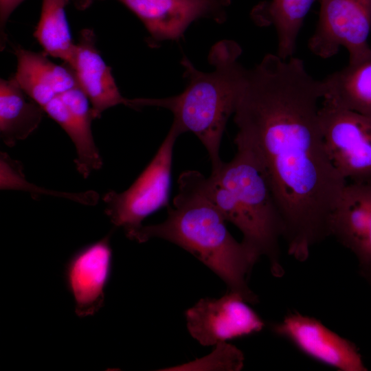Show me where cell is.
I'll return each mask as SVG.
<instances>
[{
	"label": "cell",
	"mask_w": 371,
	"mask_h": 371,
	"mask_svg": "<svg viewBox=\"0 0 371 371\" xmlns=\"http://www.w3.org/2000/svg\"><path fill=\"white\" fill-rule=\"evenodd\" d=\"M188 330L204 346L260 331L265 323L237 293L201 299L186 311Z\"/></svg>",
	"instance_id": "obj_9"
},
{
	"label": "cell",
	"mask_w": 371,
	"mask_h": 371,
	"mask_svg": "<svg viewBox=\"0 0 371 371\" xmlns=\"http://www.w3.org/2000/svg\"><path fill=\"white\" fill-rule=\"evenodd\" d=\"M330 234L356 256L371 262V182H347L333 213Z\"/></svg>",
	"instance_id": "obj_13"
},
{
	"label": "cell",
	"mask_w": 371,
	"mask_h": 371,
	"mask_svg": "<svg viewBox=\"0 0 371 371\" xmlns=\"http://www.w3.org/2000/svg\"><path fill=\"white\" fill-rule=\"evenodd\" d=\"M69 0H42L39 21L34 33L45 53L69 65L74 55L65 8Z\"/></svg>",
	"instance_id": "obj_18"
},
{
	"label": "cell",
	"mask_w": 371,
	"mask_h": 371,
	"mask_svg": "<svg viewBox=\"0 0 371 371\" xmlns=\"http://www.w3.org/2000/svg\"><path fill=\"white\" fill-rule=\"evenodd\" d=\"M271 329L307 356L338 370H368L356 345L315 318L291 312Z\"/></svg>",
	"instance_id": "obj_10"
},
{
	"label": "cell",
	"mask_w": 371,
	"mask_h": 371,
	"mask_svg": "<svg viewBox=\"0 0 371 371\" xmlns=\"http://www.w3.org/2000/svg\"><path fill=\"white\" fill-rule=\"evenodd\" d=\"M325 87L304 61L269 54L247 69L234 112L236 148L265 176L284 225L288 254L306 260L330 236L346 181L333 166L319 122Z\"/></svg>",
	"instance_id": "obj_1"
},
{
	"label": "cell",
	"mask_w": 371,
	"mask_h": 371,
	"mask_svg": "<svg viewBox=\"0 0 371 371\" xmlns=\"http://www.w3.org/2000/svg\"><path fill=\"white\" fill-rule=\"evenodd\" d=\"M329 157L351 183L371 182V117L323 100L319 111Z\"/></svg>",
	"instance_id": "obj_7"
},
{
	"label": "cell",
	"mask_w": 371,
	"mask_h": 371,
	"mask_svg": "<svg viewBox=\"0 0 371 371\" xmlns=\"http://www.w3.org/2000/svg\"><path fill=\"white\" fill-rule=\"evenodd\" d=\"M68 65L89 100L94 119L100 118L111 107L119 104L127 106L128 99L120 93L111 68L106 64L96 47L92 30L80 32L74 55Z\"/></svg>",
	"instance_id": "obj_14"
},
{
	"label": "cell",
	"mask_w": 371,
	"mask_h": 371,
	"mask_svg": "<svg viewBox=\"0 0 371 371\" xmlns=\"http://www.w3.org/2000/svg\"><path fill=\"white\" fill-rule=\"evenodd\" d=\"M215 350L205 358L186 365L175 367L176 370H240L243 366L244 357L235 346L225 343L217 344Z\"/></svg>",
	"instance_id": "obj_19"
},
{
	"label": "cell",
	"mask_w": 371,
	"mask_h": 371,
	"mask_svg": "<svg viewBox=\"0 0 371 371\" xmlns=\"http://www.w3.org/2000/svg\"><path fill=\"white\" fill-rule=\"evenodd\" d=\"M15 54V79L69 137L76 151V169L87 178L101 168L102 160L92 134L91 105L73 69L52 62L46 53L17 48Z\"/></svg>",
	"instance_id": "obj_4"
},
{
	"label": "cell",
	"mask_w": 371,
	"mask_h": 371,
	"mask_svg": "<svg viewBox=\"0 0 371 371\" xmlns=\"http://www.w3.org/2000/svg\"><path fill=\"white\" fill-rule=\"evenodd\" d=\"M315 30L308 42L311 52L322 58L348 52V64L357 63L371 54V0H319Z\"/></svg>",
	"instance_id": "obj_8"
},
{
	"label": "cell",
	"mask_w": 371,
	"mask_h": 371,
	"mask_svg": "<svg viewBox=\"0 0 371 371\" xmlns=\"http://www.w3.org/2000/svg\"><path fill=\"white\" fill-rule=\"evenodd\" d=\"M204 177L196 170L183 172L165 221L143 225L132 240L159 238L182 247L218 276L229 291L256 304L258 297L249 288L247 277L259 258L227 230L225 219L205 191Z\"/></svg>",
	"instance_id": "obj_2"
},
{
	"label": "cell",
	"mask_w": 371,
	"mask_h": 371,
	"mask_svg": "<svg viewBox=\"0 0 371 371\" xmlns=\"http://www.w3.org/2000/svg\"><path fill=\"white\" fill-rule=\"evenodd\" d=\"M323 100L371 117V54L325 77Z\"/></svg>",
	"instance_id": "obj_16"
},
{
	"label": "cell",
	"mask_w": 371,
	"mask_h": 371,
	"mask_svg": "<svg viewBox=\"0 0 371 371\" xmlns=\"http://www.w3.org/2000/svg\"><path fill=\"white\" fill-rule=\"evenodd\" d=\"M133 12L149 34L151 45L178 40L194 21L225 19L229 0H117ZM91 3L93 0H88Z\"/></svg>",
	"instance_id": "obj_12"
},
{
	"label": "cell",
	"mask_w": 371,
	"mask_h": 371,
	"mask_svg": "<svg viewBox=\"0 0 371 371\" xmlns=\"http://www.w3.org/2000/svg\"><path fill=\"white\" fill-rule=\"evenodd\" d=\"M24 0H0L1 48L4 47L5 27L13 11Z\"/></svg>",
	"instance_id": "obj_20"
},
{
	"label": "cell",
	"mask_w": 371,
	"mask_h": 371,
	"mask_svg": "<svg viewBox=\"0 0 371 371\" xmlns=\"http://www.w3.org/2000/svg\"><path fill=\"white\" fill-rule=\"evenodd\" d=\"M315 0H270L252 11L259 25H273L277 33V55L282 59L293 56L304 21Z\"/></svg>",
	"instance_id": "obj_17"
},
{
	"label": "cell",
	"mask_w": 371,
	"mask_h": 371,
	"mask_svg": "<svg viewBox=\"0 0 371 371\" xmlns=\"http://www.w3.org/2000/svg\"><path fill=\"white\" fill-rule=\"evenodd\" d=\"M45 112L12 76L0 80V135L12 147L39 126Z\"/></svg>",
	"instance_id": "obj_15"
},
{
	"label": "cell",
	"mask_w": 371,
	"mask_h": 371,
	"mask_svg": "<svg viewBox=\"0 0 371 371\" xmlns=\"http://www.w3.org/2000/svg\"><path fill=\"white\" fill-rule=\"evenodd\" d=\"M74 3L78 9L83 10L87 8L85 0H73Z\"/></svg>",
	"instance_id": "obj_22"
},
{
	"label": "cell",
	"mask_w": 371,
	"mask_h": 371,
	"mask_svg": "<svg viewBox=\"0 0 371 371\" xmlns=\"http://www.w3.org/2000/svg\"><path fill=\"white\" fill-rule=\"evenodd\" d=\"M359 266L360 274L365 278L371 287V262Z\"/></svg>",
	"instance_id": "obj_21"
},
{
	"label": "cell",
	"mask_w": 371,
	"mask_h": 371,
	"mask_svg": "<svg viewBox=\"0 0 371 371\" xmlns=\"http://www.w3.org/2000/svg\"><path fill=\"white\" fill-rule=\"evenodd\" d=\"M180 135L172 124L155 156L134 182L124 191H109L102 197L105 214L131 240L146 217L169 203L173 148Z\"/></svg>",
	"instance_id": "obj_6"
},
{
	"label": "cell",
	"mask_w": 371,
	"mask_h": 371,
	"mask_svg": "<svg viewBox=\"0 0 371 371\" xmlns=\"http://www.w3.org/2000/svg\"><path fill=\"white\" fill-rule=\"evenodd\" d=\"M240 47L232 41H222L214 45L209 54L214 67L210 72L196 69L183 57L187 86L179 95L164 98L128 99V106H157L170 111L172 124L182 134L191 132L207 150L212 170L223 163L220 157L222 137L229 117L234 114L246 71L238 61Z\"/></svg>",
	"instance_id": "obj_3"
},
{
	"label": "cell",
	"mask_w": 371,
	"mask_h": 371,
	"mask_svg": "<svg viewBox=\"0 0 371 371\" xmlns=\"http://www.w3.org/2000/svg\"><path fill=\"white\" fill-rule=\"evenodd\" d=\"M232 193L234 215L231 222L242 233V242L258 258L267 257L272 274L281 277L279 241L284 225L276 201L258 166L245 150L236 148L234 157L212 170Z\"/></svg>",
	"instance_id": "obj_5"
},
{
	"label": "cell",
	"mask_w": 371,
	"mask_h": 371,
	"mask_svg": "<svg viewBox=\"0 0 371 371\" xmlns=\"http://www.w3.org/2000/svg\"><path fill=\"white\" fill-rule=\"evenodd\" d=\"M111 234L88 244L74 253L65 266L66 286L80 317L95 315L104 306L109 281L113 251Z\"/></svg>",
	"instance_id": "obj_11"
}]
</instances>
